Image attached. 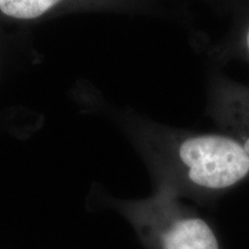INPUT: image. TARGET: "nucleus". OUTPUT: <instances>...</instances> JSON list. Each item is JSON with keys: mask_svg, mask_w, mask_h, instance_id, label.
I'll use <instances>...</instances> for the list:
<instances>
[{"mask_svg": "<svg viewBox=\"0 0 249 249\" xmlns=\"http://www.w3.org/2000/svg\"><path fill=\"white\" fill-rule=\"evenodd\" d=\"M200 1L220 9H232L233 11L241 0H200Z\"/></svg>", "mask_w": 249, "mask_h": 249, "instance_id": "nucleus-6", "label": "nucleus"}, {"mask_svg": "<svg viewBox=\"0 0 249 249\" xmlns=\"http://www.w3.org/2000/svg\"><path fill=\"white\" fill-rule=\"evenodd\" d=\"M234 22L230 33L213 49L217 60H239L249 65V0L235 6Z\"/></svg>", "mask_w": 249, "mask_h": 249, "instance_id": "nucleus-5", "label": "nucleus"}, {"mask_svg": "<svg viewBox=\"0 0 249 249\" xmlns=\"http://www.w3.org/2000/svg\"><path fill=\"white\" fill-rule=\"evenodd\" d=\"M132 226L145 249H222L213 226L183 200L154 189L143 198L104 196Z\"/></svg>", "mask_w": 249, "mask_h": 249, "instance_id": "nucleus-2", "label": "nucleus"}, {"mask_svg": "<svg viewBox=\"0 0 249 249\" xmlns=\"http://www.w3.org/2000/svg\"><path fill=\"white\" fill-rule=\"evenodd\" d=\"M150 173L155 189L210 204L249 181V155L224 132H195L133 110L113 113Z\"/></svg>", "mask_w": 249, "mask_h": 249, "instance_id": "nucleus-1", "label": "nucleus"}, {"mask_svg": "<svg viewBox=\"0 0 249 249\" xmlns=\"http://www.w3.org/2000/svg\"><path fill=\"white\" fill-rule=\"evenodd\" d=\"M155 0H0V17L18 23H37L62 15L92 12L148 13Z\"/></svg>", "mask_w": 249, "mask_h": 249, "instance_id": "nucleus-3", "label": "nucleus"}, {"mask_svg": "<svg viewBox=\"0 0 249 249\" xmlns=\"http://www.w3.org/2000/svg\"><path fill=\"white\" fill-rule=\"evenodd\" d=\"M207 113L220 132L233 136L249 155V85L213 71L208 80Z\"/></svg>", "mask_w": 249, "mask_h": 249, "instance_id": "nucleus-4", "label": "nucleus"}]
</instances>
